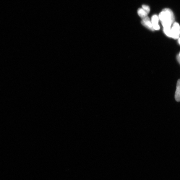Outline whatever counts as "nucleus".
I'll return each mask as SVG.
<instances>
[{
    "instance_id": "obj_9",
    "label": "nucleus",
    "mask_w": 180,
    "mask_h": 180,
    "mask_svg": "<svg viewBox=\"0 0 180 180\" xmlns=\"http://www.w3.org/2000/svg\"><path fill=\"white\" fill-rule=\"evenodd\" d=\"M176 58L177 61H178L179 64H180V57H179V55L177 56Z\"/></svg>"
},
{
    "instance_id": "obj_5",
    "label": "nucleus",
    "mask_w": 180,
    "mask_h": 180,
    "mask_svg": "<svg viewBox=\"0 0 180 180\" xmlns=\"http://www.w3.org/2000/svg\"><path fill=\"white\" fill-rule=\"evenodd\" d=\"M175 98L177 101H180V80H179L177 83Z\"/></svg>"
},
{
    "instance_id": "obj_11",
    "label": "nucleus",
    "mask_w": 180,
    "mask_h": 180,
    "mask_svg": "<svg viewBox=\"0 0 180 180\" xmlns=\"http://www.w3.org/2000/svg\"><path fill=\"white\" fill-rule=\"evenodd\" d=\"M179 57H180V53H179Z\"/></svg>"
},
{
    "instance_id": "obj_2",
    "label": "nucleus",
    "mask_w": 180,
    "mask_h": 180,
    "mask_svg": "<svg viewBox=\"0 0 180 180\" xmlns=\"http://www.w3.org/2000/svg\"><path fill=\"white\" fill-rule=\"evenodd\" d=\"M171 38L177 40L179 38L180 35V27L177 22L173 23L171 28Z\"/></svg>"
},
{
    "instance_id": "obj_8",
    "label": "nucleus",
    "mask_w": 180,
    "mask_h": 180,
    "mask_svg": "<svg viewBox=\"0 0 180 180\" xmlns=\"http://www.w3.org/2000/svg\"><path fill=\"white\" fill-rule=\"evenodd\" d=\"M142 9L147 13V14L149 13L150 11V9L149 7L147 6V5H143L142 6Z\"/></svg>"
},
{
    "instance_id": "obj_1",
    "label": "nucleus",
    "mask_w": 180,
    "mask_h": 180,
    "mask_svg": "<svg viewBox=\"0 0 180 180\" xmlns=\"http://www.w3.org/2000/svg\"><path fill=\"white\" fill-rule=\"evenodd\" d=\"M159 20H160L163 28H171L175 20L173 11L169 9H163L159 15Z\"/></svg>"
},
{
    "instance_id": "obj_4",
    "label": "nucleus",
    "mask_w": 180,
    "mask_h": 180,
    "mask_svg": "<svg viewBox=\"0 0 180 180\" xmlns=\"http://www.w3.org/2000/svg\"><path fill=\"white\" fill-rule=\"evenodd\" d=\"M159 18L157 15H153L152 18V22L153 27L154 30H160V27L158 25Z\"/></svg>"
},
{
    "instance_id": "obj_6",
    "label": "nucleus",
    "mask_w": 180,
    "mask_h": 180,
    "mask_svg": "<svg viewBox=\"0 0 180 180\" xmlns=\"http://www.w3.org/2000/svg\"><path fill=\"white\" fill-rule=\"evenodd\" d=\"M138 15L142 18V19L147 17V13L142 8H140L138 9L137 11Z\"/></svg>"
},
{
    "instance_id": "obj_10",
    "label": "nucleus",
    "mask_w": 180,
    "mask_h": 180,
    "mask_svg": "<svg viewBox=\"0 0 180 180\" xmlns=\"http://www.w3.org/2000/svg\"><path fill=\"white\" fill-rule=\"evenodd\" d=\"M178 39H179V40H178L179 43L180 45V38H179Z\"/></svg>"
},
{
    "instance_id": "obj_7",
    "label": "nucleus",
    "mask_w": 180,
    "mask_h": 180,
    "mask_svg": "<svg viewBox=\"0 0 180 180\" xmlns=\"http://www.w3.org/2000/svg\"><path fill=\"white\" fill-rule=\"evenodd\" d=\"M163 32L165 34L169 37L171 38V28H163Z\"/></svg>"
},
{
    "instance_id": "obj_3",
    "label": "nucleus",
    "mask_w": 180,
    "mask_h": 180,
    "mask_svg": "<svg viewBox=\"0 0 180 180\" xmlns=\"http://www.w3.org/2000/svg\"><path fill=\"white\" fill-rule=\"evenodd\" d=\"M142 24L148 29L153 31L154 30L152 22L148 17L142 19L141 22Z\"/></svg>"
}]
</instances>
